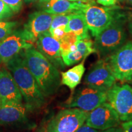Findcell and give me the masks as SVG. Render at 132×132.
<instances>
[{
    "label": "cell",
    "instance_id": "1",
    "mask_svg": "<svg viewBox=\"0 0 132 132\" xmlns=\"http://www.w3.org/2000/svg\"><path fill=\"white\" fill-rule=\"evenodd\" d=\"M5 67L14 77L28 111L32 112L42 108L45 103V97L28 67L23 50L5 64Z\"/></svg>",
    "mask_w": 132,
    "mask_h": 132
},
{
    "label": "cell",
    "instance_id": "2",
    "mask_svg": "<svg viewBox=\"0 0 132 132\" xmlns=\"http://www.w3.org/2000/svg\"><path fill=\"white\" fill-rule=\"evenodd\" d=\"M23 56L28 67L44 96L54 95L61 83L59 69L33 46L24 50Z\"/></svg>",
    "mask_w": 132,
    "mask_h": 132
},
{
    "label": "cell",
    "instance_id": "3",
    "mask_svg": "<svg viewBox=\"0 0 132 132\" xmlns=\"http://www.w3.org/2000/svg\"><path fill=\"white\" fill-rule=\"evenodd\" d=\"M126 37L123 15L95 36L94 47L102 56L111 55L123 45Z\"/></svg>",
    "mask_w": 132,
    "mask_h": 132
},
{
    "label": "cell",
    "instance_id": "4",
    "mask_svg": "<svg viewBox=\"0 0 132 132\" xmlns=\"http://www.w3.org/2000/svg\"><path fill=\"white\" fill-rule=\"evenodd\" d=\"M88 111L77 108L61 110L50 120L47 132H76L85 124Z\"/></svg>",
    "mask_w": 132,
    "mask_h": 132
},
{
    "label": "cell",
    "instance_id": "5",
    "mask_svg": "<svg viewBox=\"0 0 132 132\" xmlns=\"http://www.w3.org/2000/svg\"><path fill=\"white\" fill-rule=\"evenodd\" d=\"M118 10V8L103 7L90 4L82 10L87 27L93 37L97 36L114 21L123 16Z\"/></svg>",
    "mask_w": 132,
    "mask_h": 132
},
{
    "label": "cell",
    "instance_id": "6",
    "mask_svg": "<svg viewBox=\"0 0 132 132\" xmlns=\"http://www.w3.org/2000/svg\"><path fill=\"white\" fill-rule=\"evenodd\" d=\"M107 100L114 109L120 120H132V87L114 84L106 92Z\"/></svg>",
    "mask_w": 132,
    "mask_h": 132
},
{
    "label": "cell",
    "instance_id": "7",
    "mask_svg": "<svg viewBox=\"0 0 132 132\" xmlns=\"http://www.w3.org/2000/svg\"><path fill=\"white\" fill-rule=\"evenodd\" d=\"M106 91L89 86L79 89L64 103L65 108H77L89 112L102 103L106 102Z\"/></svg>",
    "mask_w": 132,
    "mask_h": 132
},
{
    "label": "cell",
    "instance_id": "8",
    "mask_svg": "<svg viewBox=\"0 0 132 132\" xmlns=\"http://www.w3.org/2000/svg\"><path fill=\"white\" fill-rule=\"evenodd\" d=\"M106 58L116 80L121 82L132 80V41L123 45Z\"/></svg>",
    "mask_w": 132,
    "mask_h": 132
},
{
    "label": "cell",
    "instance_id": "9",
    "mask_svg": "<svg viewBox=\"0 0 132 132\" xmlns=\"http://www.w3.org/2000/svg\"><path fill=\"white\" fill-rule=\"evenodd\" d=\"M116 80L108 59L105 58L98 60L90 67L86 75L85 83L87 86L107 92Z\"/></svg>",
    "mask_w": 132,
    "mask_h": 132
},
{
    "label": "cell",
    "instance_id": "10",
    "mask_svg": "<svg viewBox=\"0 0 132 132\" xmlns=\"http://www.w3.org/2000/svg\"><path fill=\"white\" fill-rule=\"evenodd\" d=\"M121 120L111 105L104 102L88 113L85 124L94 129L103 131L118 127Z\"/></svg>",
    "mask_w": 132,
    "mask_h": 132
},
{
    "label": "cell",
    "instance_id": "11",
    "mask_svg": "<svg viewBox=\"0 0 132 132\" xmlns=\"http://www.w3.org/2000/svg\"><path fill=\"white\" fill-rule=\"evenodd\" d=\"M27 110L24 103H9L0 106V125L10 127L32 128L27 116Z\"/></svg>",
    "mask_w": 132,
    "mask_h": 132
},
{
    "label": "cell",
    "instance_id": "12",
    "mask_svg": "<svg viewBox=\"0 0 132 132\" xmlns=\"http://www.w3.org/2000/svg\"><path fill=\"white\" fill-rule=\"evenodd\" d=\"M54 16L43 11H36L29 15L21 29L26 40L33 45L41 34L49 31Z\"/></svg>",
    "mask_w": 132,
    "mask_h": 132
},
{
    "label": "cell",
    "instance_id": "13",
    "mask_svg": "<svg viewBox=\"0 0 132 132\" xmlns=\"http://www.w3.org/2000/svg\"><path fill=\"white\" fill-rule=\"evenodd\" d=\"M36 48L59 70L65 68L61 51V44L49 31L43 33L35 42Z\"/></svg>",
    "mask_w": 132,
    "mask_h": 132
},
{
    "label": "cell",
    "instance_id": "14",
    "mask_svg": "<svg viewBox=\"0 0 132 132\" xmlns=\"http://www.w3.org/2000/svg\"><path fill=\"white\" fill-rule=\"evenodd\" d=\"M23 35L21 30H15L0 42V64H5L24 50L32 47Z\"/></svg>",
    "mask_w": 132,
    "mask_h": 132
},
{
    "label": "cell",
    "instance_id": "15",
    "mask_svg": "<svg viewBox=\"0 0 132 132\" xmlns=\"http://www.w3.org/2000/svg\"><path fill=\"white\" fill-rule=\"evenodd\" d=\"M23 97L14 77L6 67H0V106L23 103Z\"/></svg>",
    "mask_w": 132,
    "mask_h": 132
},
{
    "label": "cell",
    "instance_id": "16",
    "mask_svg": "<svg viewBox=\"0 0 132 132\" xmlns=\"http://www.w3.org/2000/svg\"><path fill=\"white\" fill-rule=\"evenodd\" d=\"M89 5L83 2H74L69 0H39L37 6L40 11L53 15L71 14L82 11Z\"/></svg>",
    "mask_w": 132,
    "mask_h": 132
},
{
    "label": "cell",
    "instance_id": "17",
    "mask_svg": "<svg viewBox=\"0 0 132 132\" xmlns=\"http://www.w3.org/2000/svg\"><path fill=\"white\" fill-rule=\"evenodd\" d=\"M76 48L73 51L61 53L65 65L71 66L85 60L91 53L96 52L94 44L90 39L78 40L75 42Z\"/></svg>",
    "mask_w": 132,
    "mask_h": 132
},
{
    "label": "cell",
    "instance_id": "18",
    "mask_svg": "<svg viewBox=\"0 0 132 132\" xmlns=\"http://www.w3.org/2000/svg\"><path fill=\"white\" fill-rule=\"evenodd\" d=\"M65 32H72L77 36L78 40L90 39L89 29L82 11L71 14Z\"/></svg>",
    "mask_w": 132,
    "mask_h": 132
},
{
    "label": "cell",
    "instance_id": "19",
    "mask_svg": "<svg viewBox=\"0 0 132 132\" xmlns=\"http://www.w3.org/2000/svg\"><path fill=\"white\" fill-rule=\"evenodd\" d=\"M85 72L84 62L82 61L80 64L74 66L66 72H62L61 73V83L71 90H73L80 83Z\"/></svg>",
    "mask_w": 132,
    "mask_h": 132
},
{
    "label": "cell",
    "instance_id": "20",
    "mask_svg": "<svg viewBox=\"0 0 132 132\" xmlns=\"http://www.w3.org/2000/svg\"><path fill=\"white\" fill-rule=\"evenodd\" d=\"M17 24L16 21H0V42L12 34Z\"/></svg>",
    "mask_w": 132,
    "mask_h": 132
},
{
    "label": "cell",
    "instance_id": "21",
    "mask_svg": "<svg viewBox=\"0 0 132 132\" xmlns=\"http://www.w3.org/2000/svg\"><path fill=\"white\" fill-rule=\"evenodd\" d=\"M71 14L54 15L49 31H52L57 28H64L66 29L70 20Z\"/></svg>",
    "mask_w": 132,
    "mask_h": 132
},
{
    "label": "cell",
    "instance_id": "22",
    "mask_svg": "<svg viewBox=\"0 0 132 132\" xmlns=\"http://www.w3.org/2000/svg\"><path fill=\"white\" fill-rule=\"evenodd\" d=\"M14 13L7 5L0 0V21L7 19L13 16Z\"/></svg>",
    "mask_w": 132,
    "mask_h": 132
},
{
    "label": "cell",
    "instance_id": "23",
    "mask_svg": "<svg viewBox=\"0 0 132 132\" xmlns=\"http://www.w3.org/2000/svg\"><path fill=\"white\" fill-rule=\"evenodd\" d=\"M6 5L11 8L14 13L20 11L23 6V0H2Z\"/></svg>",
    "mask_w": 132,
    "mask_h": 132
},
{
    "label": "cell",
    "instance_id": "24",
    "mask_svg": "<svg viewBox=\"0 0 132 132\" xmlns=\"http://www.w3.org/2000/svg\"><path fill=\"white\" fill-rule=\"evenodd\" d=\"M119 0H97L99 4L103 6H114L116 4Z\"/></svg>",
    "mask_w": 132,
    "mask_h": 132
},
{
    "label": "cell",
    "instance_id": "25",
    "mask_svg": "<svg viewBox=\"0 0 132 132\" xmlns=\"http://www.w3.org/2000/svg\"><path fill=\"white\" fill-rule=\"evenodd\" d=\"M121 128L123 132H132V120L123 122L121 124Z\"/></svg>",
    "mask_w": 132,
    "mask_h": 132
},
{
    "label": "cell",
    "instance_id": "26",
    "mask_svg": "<svg viewBox=\"0 0 132 132\" xmlns=\"http://www.w3.org/2000/svg\"><path fill=\"white\" fill-rule=\"evenodd\" d=\"M76 132H101V131L90 127L85 123Z\"/></svg>",
    "mask_w": 132,
    "mask_h": 132
},
{
    "label": "cell",
    "instance_id": "27",
    "mask_svg": "<svg viewBox=\"0 0 132 132\" xmlns=\"http://www.w3.org/2000/svg\"><path fill=\"white\" fill-rule=\"evenodd\" d=\"M101 132H123L122 128L119 127H113L108 128V129L101 131Z\"/></svg>",
    "mask_w": 132,
    "mask_h": 132
},
{
    "label": "cell",
    "instance_id": "28",
    "mask_svg": "<svg viewBox=\"0 0 132 132\" xmlns=\"http://www.w3.org/2000/svg\"><path fill=\"white\" fill-rule=\"evenodd\" d=\"M128 29H129L130 32L132 34V12L130 14V15L128 16Z\"/></svg>",
    "mask_w": 132,
    "mask_h": 132
},
{
    "label": "cell",
    "instance_id": "29",
    "mask_svg": "<svg viewBox=\"0 0 132 132\" xmlns=\"http://www.w3.org/2000/svg\"><path fill=\"white\" fill-rule=\"evenodd\" d=\"M121 1H122L123 3H127V4L132 5V0H120Z\"/></svg>",
    "mask_w": 132,
    "mask_h": 132
},
{
    "label": "cell",
    "instance_id": "30",
    "mask_svg": "<svg viewBox=\"0 0 132 132\" xmlns=\"http://www.w3.org/2000/svg\"><path fill=\"white\" fill-rule=\"evenodd\" d=\"M23 1L26 3H30L33 2H37L39 0H23Z\"/></svg>",
    "mask_w": 132,
    "mask_h": 132
},
{
    "label": "cell",
    "instance_id": "31",
    "mask_svg": "<svg viewBox=\"0 0 132 132\" xmlns=\"http://www.w3.org/2000/svg\"><path fill=\"white\" fill-rule=\"evenodd\" d=\"M70 1H74V2H83V3H87V0H69Z\"/></svg>",
    "mask_w": 132,
    "mask_h": 132
},
{
    "label": "cell",
    "instance_id": "32",
    "mask_svg": "<svg viewBox=\"0 0 132 132\" xmlns=\"http://www.w3.org/2000/svg\"><path fill=\"white\" fill-rule=\"evenodd\" d=\"M127 9H130V10H131V11H132V8H129V7H128V8H127Z\"/></svg>",
    "mask_w": 132,
    "mask_h": 132
},
{
    "label": "cell",
    "instance_id": "33",
    "mask_svg": "<svg viewBox=\"0 0 132 132\" xmlns=\"http://www.w3.org/2000/svg\"><path fill=\"white\" fill-rule=\"evenodd\" d=\"M44 132H47V130H45V131H44Z\"/></svg>",
    "mask_w": 132,
    "mask_h": 132
},
{
    "label": "cell",
    "instance_id": "34",
    "mask_svg": "<svg viewBox=\"0 0 132 132\" xmlns=\"http://www.w3.org/2000/svg\"><path fill=\"white\" fill-rule=\"evenodd\" d=\"M0 132H1V131H0Z\"/></svg>",
    "mask_w": 132,
    "mask_h": 132
}]
</instances>
